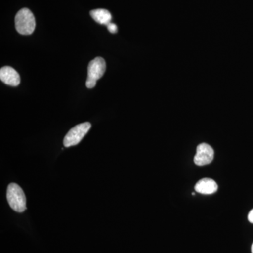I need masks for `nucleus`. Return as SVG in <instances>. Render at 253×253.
I'll return each mask as SVG.
<instances>
[{
	"instance_id": "obj_4",
	"label": "nucleus",
	"mask_w": 253,
	"mask_h": 253,
	"mask_svg": "<svg viewBox=\"0 0 253 253\" xmlns=\"http://www.w3.org/2000/svg\"><path fill=\"white\" fill-rule=\"evenodd\" d=\"M91 123H81L70 129L63 139L65 147H71L79 144L91 128Z\"/></svg>"
},
{
	"instance_id": "obj_11",
	"label": "nucleus",
	"mask_w": 253,
	"mask_h": 253,
	"mask_svg": "<svg viewBox=\"0 0 253 253\" xmlns=\"http://www.w3.org/2000/svg\"><path fill=\"white\" fill-rule=\"evenodd\" d=\"M252 249V253H253V244L252 245V249Z\"/></svg>"
},
{
	"instance_id": "obj_7",
	"label": "nucleus",
	"mask_w": 253,
	"mask_h": 253,
	"mask_svg": "<svg viewBox=\"0 0 253 253\" xmlns=\"http://www.w3.org/2000/svg\"><path fill=\"white\" fill-rule=\"evenodd\" d=\"M218 185L213 179L204 178L198 181L195 186V190L201 194L210 195L217 191Z\"/></svg>"
},
{
	"instance_id": "obj_6",
	"label": "nucleus",
	"mask_w": 253,
	"mask_h": 253,
	"mask_svg": "<svg viewBox=\"0 0 253 253\" xmlns=\"http://www.w3.org/2000/svg\"><path fill=\"white\" fill-rule=\"evenodd\" d=\"M0 80L5 84L11 86L19 85L21 83V78L18 73L10 66H4L0 69Z\"/></svg>"
},
{
	"instance_id": "obj_9",
	"label": "nucleus",
	"mask_w": 253,
	"mask_h": 253,
	"mask_svg": "<svg viewBox=\"0 0 253 253\" xmlns=\"http://www.w3.org/2000/svg\"><path fill=\"white\" fill-rule=\"evenodd\" d=\"M107 28L110 33H113V34H114V33H116L118 32L117 26H116L115 23L111 22L108 25Z\"/></svg>"
},
{
	"instance_id": "obj_8",
	"label": "nucleus",
	"mask_w": 253,
	"mask_h": 253,
	"mask_svg": "<svg viewBox=\"0 0 253 253\" xmlns=\"http://www.w3.org/2000/svg\"><path fill=\"white\" fill-rule=\"evenodd\" d=\"M90 15L91 18L96 22L99 23V24L106 25V26H108L111 23V19H112L111 13L108 10L104 9L91 10Z\"/></svg>"
},
{
	"instance_id": "obj_1",
	"label": "nucleus",
	"mask_w": 253,
	"mask_h": 253,
	"mask_svg": "<svg viewBox=\"0 0 253 253\" xmlns=\"http://www.w3.org/2000/svg\"><path fill=\"white\" fill-rule=\"evenodd\" d=\"M36 18L31 10L23 8L20 10L15 17L16 31L23 36L31 35L36 29Z\"/></svg>"
},
{
	"instance_id": "obj_5",
	"label": "nucleus",
	"mask_w": 253,
	"mask_h": 253,
	"mask_svg": "<svg viewBox=\"0 0 253 253\" xmlns=\"http://www.w3.org/2000/svg\"><path fill=\"white\" fill-rule=\"evenodd\" d=\"M214 150L209 144L203 143L198 146L194 156L195 164L199 166L210 164L214 158Z\"/></svg>"
},
{
	"instance_id": "obj_10",
	"label": "nucleus",
	"mask_w": 253,
	"mask_h": 253,
	"mask_svg": "<svg viewBox=\"0 0 253 253\" xmlns=\"http://www.w3.org/2000/svg\"><path fill=\"white\" fill-rule=\"evenodd\" d=\"M248 218H249V221L250 222L252 223L253 224V209L251 210V212H249V216H248Z\"/></svg>"
},
{
	"instance_id": "obj_2",
	"label": "nucleus",
	"mask_w": 253,
	"mask_h": 253,
	"mask_svg": "<svg viewBox=\"0 0 253 253\" xmlns=\"http://www.w3.org/2000/svg\"><path fill=\"white\" fill-rule=\"evenodd\" d=\"M6 199L10 207L17 212H23L26 210V199L23 189L15 183L7 187Z\"/></svg>"
},
{
	"instance_id": "obj_3",
	"label": "nucleus",
	"mask_w": 253,
	"mask_h": 253,
	"mask_svg": "<svg viewBox=\"0 0 253 253\" xmlns=\"http://www.w3.org/2000/svg\"><path fill=\"white\" fill-rule=\"evenodd\" d=\"M106 65L105 60L101 57H96L91 61L88 66V76L86 86L92 89L96 84V81L101 79L106 71Z\"/></svg>"
}]
</instances>
